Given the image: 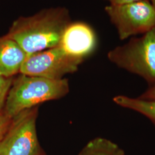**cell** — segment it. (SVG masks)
<instances>
[{"instance_id":"ba28073f","label":"cell","mask_w":155,"mask_h":155,"mask_svg":"<svg viewBox=\"0 0 155 155\" xmlns=\"http://www.w3.org/2000/svg\"><path fill=\"white\" fill-rule=\"evenodd\" d=\"M27 56L15 41L6 35L0 37V75L11 78L20 74Z\"/></svg>"},{"instance_id":"9a60e30c","label":"cell","mask_w":155,"mask_h":155,"mask_svg":"<svg viewBox=\"0 0 155 155\" xmlns=\"http://www.w3.org/2000/svg\"><path fill=\"white\" fill-rule=\"evenodd\" d=\"M151 1V4L155 8V0H150Z\"/></svg>"},{"instance_id":"7a4b0ae2","label":"cell","mask_w":155,"mask_h":155,"mask_svg":"<svg viewBox=\"0 0 155 155\" xmlns=\"http://www.w3.org/2000/svg\"><path fill=\"white\" fill-rule=\"evenodd\" d=\"M68 92L69 84L66 78L51 79L20 74L13 79L4 111L12 118L39 104L61 98Z\"/></svg>"},{"instance_id":"5bb4252c","label":"cell","mask_w":155,"mask_h":155,"mask_svg":"<svg viewBox=\"0 0 155 155\" xmlns=\"http://www.w3.org/2000/svg\"><path fill=\"white\" fill-rule=\"evenodd\" d=\"M110 2V5H121L125 4H128L136 1H143V0H107Z\"/></svg>"},{"instance_id":"7c38bea8","label":"cell","mask_w":155,"mask_h":155,"mask_svg":"<svg viewBox=\"0 0 155 155\" xmlns=\"http://www.w3.org/2000/svg\"><path fill=\"white\" fill-rule=\"evenodd\" d=\"M11 121L12 118L6 114L4 111H0V141L4 137Z\"/></svg>"},{"instance_id":"52a82bcc","label":"cell","mask_w":155,"mask_h":155,"mask_svg":"<svg viewBox=\"0 0 155 155\" xmlns=\"http://www.w3.org/2000/svg\"><path fill=\"white\" fill-rule=\"evenodd\" d=\"M96 44L95 34L89 25L71 22L64 29L59 45L70 55L84 61L94 51Z\"/></svg>"},{"instance_id":"6da1fadb","label":"cell","mask_w":155,"mask_h":155,"mask_svg":"<svg viewBox=\"0 0 155 155\" xmlns=\"http://www.w3.org/2000/svg\"><path fill=\"white\" fill-rule=\"evenodd\" d=\"M70 22L66 8L45 9L32 16L18 18L6 36L30 55L59 45L62 34Z\"/></svg>"},{"instance_id":"277c9868","label":"cell","mask_w":155,"mask_h":155,"mask_svg":"<svg viewBox=\"0 0 155 155\" xmlns=\"http://www.w3.org/2000/svg\"><path fill=\"white\" fill-rule=\"evenodd\" d=\"M38 107L22 111L12 118L0 141V155H45L36 131Z\"/></svg>"},{"instance_id":"8fae6325","label":"cell","mask_w":155,"mask_h":155,"mask_svg":"<svg viewBox=\"0 0 155 155\" xmlns=\"http://www.w3.org/2000/svg\"><path fill=\"white\" fill-rule=\"evenodd\" d=\"M13 78H6L0 75V111L4 110L6 100L13 81Z\"/></svg>"},{"instance_id":"30bf717a","label":"cell","mask_w":155,"mask_h":155,"mask_svg":"<svg viewBox=\"0 0 155 155\" xmlns=\"http://www.w3.org/2000/svg\"><path fill=\"white\" fill-rule=\"evenodd\" d=\"M78 155H125L124 150L110 140L97 137L90 141Z\"/></svg>"},{"instance_id":"5b68a950","label":"cell","mask_w":155,"mask_h":155,"mask_svg":"<svg viewBox=\"0 0 155 155\" xmlns=\"http://www.w3.org/2000/svg\"><path fill=\"white\" fill-rule=\"evenodd\" d=\"M105 11L121 40L144 34L155 27V8L148 0L121 5L110 4L106 7Z\"/></svg>"},{"instance_id":"3957f363","label":"cell","mask_w":155,"mask_h":155,"mask_svg":"<svg viewBox=\"0 0 155 155\" xmlns=\"http://www.w3.org/2000/svg\"><path fill=\"white\" fill-rule=\"evenodd\" d=\"M107 58L119 68L142 78L149 86L155 84V27L111 50Z\"/></svg>"},{"instance_id":"9c48e42d","label":"cell","mask_w":155,"mask_h":155,"mask_svg":"<svg viewBox=\"0 0 155 155\" xmlns=\"http://www.w3.org/2000/svg\"><path fill=\"white\" fill-rule=\"evenodd\" d=\"M113 100L117 105L143 115L155 126V101L131 98L124 95L116 96Z\"/></svg>"},{"instance_id":"8992f818","label":"cell","mask_w":155,"mask_h":155,"mask_svg":"<svg viewBox=\"0 0 155 155\" xmlns=\"http://www.w3.org/2000/svg\"><path fill=\"white\" fill-rule=\"evenodd\" d=\"M83 60L70 55L59 45L28 55L20 74L29 76L61 79L77 71Z\"/></svg>"},{"instance_id":"4fadbf2b","label":"cell","mask_w":155,"mask_h":155,"mask_svg":"<svg viewBox=\"0 0 155 155\" xmlns=\"http://www.w3.org/2000/svg\"><path fill=\"white\" fill-rule=\"evenodd\" d=\"M139 98L141 99L155 101V84L149 86V87L144 91Z\"/></svg>"}]
</instances>
